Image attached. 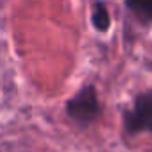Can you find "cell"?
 <instances>
[{
  "label": "cell",
  "instance_id": "1",
  "mask_svg": "<svg viewBox=\"0 0 152 152\" xmlns=\"http://www.w3.org/2000/svg\"><path fill=\"white\" fill-rule=\"evenodd\" d=\"M64 111L68 118L75 122L81 129H86L91 124H95L102 113V106L95 84H84L73 97H70L66 100Z\"/></svg>",
  "mask_w": 152,
  "mask_h": 152
},
{
  "label": "cell",
  "instance_id": "2",
  "mask_svg": "<svg viewBox=\"0 0 152 152\" xmlns=\"http://www.w3.org/2000/svg\"><path fill=\"white\" fill-rule=\"evenodd\" d=\"M122 120H124V131L129 136L140 132L152 134V88L134 97L132 107L124 111Z\"/></svg>",
  "mask_w": 152,
  "mask_h": 152
},
{
  "label": "cell",
  "instance_id": "3",
  "mask_svg": "<svg viewBox=\"0 0 152 152\" xmlns=\"http://www.w3.org/2000/svg\"><path fill=\"white\" fill-rule=\"evenodd\" d=\"M124 6L140 23H152V0H124Z\"/></svg>",
  "mask_w": 152,
  "mask_h": 152
},
{
  "label": "cell",
  "instance_id": "4",
  "mask_svg": "<svg viewBox=\"0 0 152 152\" xmlns=\"http://www.w3.org/2000/svg\"><path fill=\"white\" fill-rule=\"evenodd\" d=\"M91 23L99 32H107L111 27V16L107 11V6L102 0H97L91 9Z\"/></svg>",
  "mask_w": 152,
  "mask_h": 152
}]
</instances>
